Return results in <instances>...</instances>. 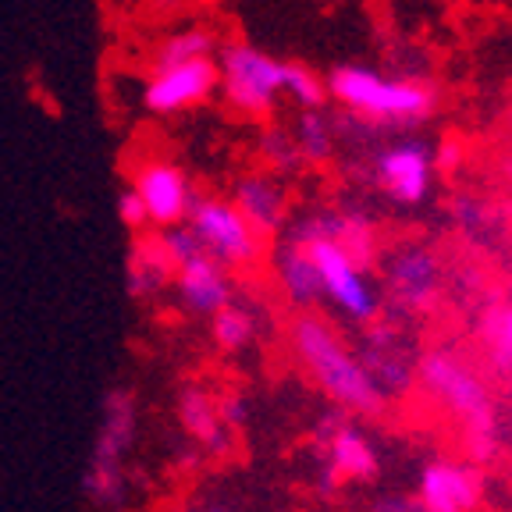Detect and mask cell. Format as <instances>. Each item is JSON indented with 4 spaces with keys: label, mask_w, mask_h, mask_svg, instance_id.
<instances>
[{
    "label": "cell",
    "mask_w": 512,
    "mask_h": 512,
    "mask_svg": "<svg viewBox=\"0 0 512 512\" xmlns=\"http://www.w3.org/2000/svg\"><path fill=\"white\" fill-rule=\"evenodd\" d=\"M175 296L196 317H214L217 310H224L228 303H235V281L232 271L214 260L210 253H200L178 264L175 271Z\"/></svg>",
    "instance_id": "cell-14"
},
{
    "label": "cell",
    "mask_w": 512,
    "mask_h": 512,
    "mask_svg": "<svg viewBox=\"0 0 512 512\" xmlns=\"http://www.w3.org/2000/svg\"><path fill=\"white\" fill-rule=\"evenodd\" d=\"M256 153H260V160H264L267 171H274V175H299V171L306 168L296 136L281 125H267L264 132H260Z\"/></svg>",
    "instance_id": "cell-24"
},
{
    "label": "cell",
    "mask_w": 512,
    "mask_h": 512,
    "mask_svg": "<svg viewBox=\"0 0 512 512\" xmlns=\"http://www.w3.org/2000/svg\"><path fill=\"white\" fill-rule=\"evenodd\" d=\"M413 377L463 427V445L473 463H491L498 456V420L484 377L452 349H427L416 360Z\"/></svg>",
    "instance_id": "cell-3"
},
{
    "label": "cell",
    "mask_w": 512,
    "mask_h": 512,
    "mask_svg": "<svg viewBox=\"0 0 512 512\" xmlns=\"http://www.w3.org/2000/svg\"><path fill=\"white\" fill-rule=\"evenodd\" d=\"M217 54V36L207 25H182L171 36H164V43L157 47L150 61V72H164L175 64L196 61V57H214Z\"/></svg>",
    "instance_id": "cell-20"
},
{
    "label": "cell",
    "mask_w": 512,
    "mask_h": 512,
    "mask_svg": "<svg viewBox=\"0 0 512 512\" xmlns=\"http://www.w3.org/2000/svg\"><path fill=\"white\" fill-rule=\"evenodd\" d=\"M175 271L178 264L171 260L160 232L136 239L125 256V285L136 299H153L157 292H164L175 281Z\"/></svg>",
    "instance_id": "cell-17"
},
{
    "label": "cell",
    "mask_w": 512,
    "mask_h": 512,
    "mask_svg": "<svg viewBox=\"0 0 512 512\" xmlns=\"http://www.w3.org/2000/svg\"><path fill=\"white\" fill-rule=\"evenodd\" d=\"M274 274H278V285L296 306H313L317 299H324L320 292L317 267H313L310 253H306L303 242L288 239L285 246L274 253Z\"/></svg>",
    "instance_id": "cell-19"
},
{
    "label": "cell",
    "mask_w": 512,
    "mask_h": 512,
    "mask_svg": "<svg viewBox=\"0 0 512 512\" xmlns=\"http://www.w3.org/2000/svg\"><path fill=\"white\" fill-rule=\"evenodd\" d=\"M285 96L299 107V111H306V107H324L331 100V96H328V79H324V75H317L313 68H306V64L288 61V68H285Z\"/></svg>",
    "instance_id": "cell-25"
},
{
    "label": "cell",
    "mask_w": 512,
    "mask_h": 512,
    "mask_svg": "<svg viewBox=\"0 0 512 512\" xmlns=\"http://www.w3.org/2000/svg\"><path fill=\"white\" fill-rule=\"evenodd\" d=\"M196 4H214V0H196Z\"/></svg>",
    "instance_id": "cell-34"
},
{
    "label": "cell",
    "mask_w": 512,
    "mask_h": 512,
    "mask_svg": "<svg viewBox=\"0 0 512 512\" xmlns=\"http://www.w3.org/2000/svg\"><path fill=\"white\" fill-rule=\"evenodd\" d=\"M402 345H399V328H392V324H381V320H370V335H367V356H363V363H367L370 377H374V384L381 388L384 395L388 392H402L409 381H413L416 367L402 356Z\"/></svg>",
    "instance_id": "cell-18"
},
{
    "label": "cell",
    "mask_w": 512,
    "mask_h": 512,
    "mask_svg": "<svg viewBox=\"0 0 512 512\" xmlns=\"http://www.w3.org/2000/svg\"><path fill=\"white\" fill-rule=\"evenodd\" d=\"M484 342H488V360L498 374H512V303L498 306L484 320Z\"/></svg>",
    "instance_id": "cell-26"
},
{
    "label": "cell",
    "mask_w": 512,
    "mask_h": 512,
    "mask_svg": "<svg viewBox=\"0 0 512 512\" xmlns=\"http://www.w3.org/2000/svg\"><path fill=\"white\" fill-rule=\"evenodd\" d=\"M292 136H296L306 164H328L338 150L335 121L324 114V107H306V111H299Z\"/></svg>",
    "instance_id": "cell-21"
},
{
    "label": "cell",
    "mask_w": 512,
    "mask_h": 512,
    "mask_svg": "<svg viewBox=\"0 0 512 512\" xmlns=\"http://www.w3.org/2000/svg\"><path fill=\"white\" fill-rule=\"evenodd\" d=\"M256 328H260V324H256V313L235 303H228L224 310H217L214 317H210V338H214V345L221 352L249 349L256 338Z\"/></svg>",
    "instance_id": "cell-22"
},
{
    "label": "cell",
    "mask_w": 512,
    "mask_h": 512,
    "mask_svg": "<svg viewBox=\"0 0 512 512\" xmlns=\"http://www.w3.org/2000/svg\"><path fill=\"white\" fill-rule=\"evenodd\" d=\"M303 246H306V253H310L313 267H317L324 299H328L335 310H342L349 320H356V324H370V320L381 313V299H377L374 285H370L360 260H356L338 239H331V235L306 239Z\"/></svg>",
    "instance_id": "cell-8"
},
{
    "label": "cell",
    "mask_w": 512,
    "mask_h": 512,
    "mask_svg": "<svg viewBox=\"0 0 512 512\" xmlns=\"http://www.w3.org/2000/svg\"><path fill=\"white\" fill-rule=\"evenodd\" d=\"M328 96L338 107L374 128H420L438 114L441 93L420 75H384L370 64H335Z\"/></svg>",
    "instance_id": "cell-1"
},
{
    "label": "cell",
    "mask_w": 512,
    "mask_h": 512,
    "mask_svg": "<svg viewBox=\"0 0 512 512\" xmlns=\"http://www.w3.org/2000/svg\"><path fill=\"white\" fill-rule=\"evenodd\" d=\"M505 175H509V182H512V164H505Z\"/></svg>",
    "instance_id": "cell-33"
},
{
    "label": "cell",
    "mask_w": 512,
    "mask_h": 512,
    "mask_svg": "<svg viewBox=\"0 0 512 512\" xmlns=\"http://www.w3.org/2000/svg\"><path fill=\"white\" fill-rule=\"evenodd\" d=\"M288 345H292V356L306 370V377L335 402V409L356 416L381 413L384 392L374 384L363 356H356L349 342L324 317L299 313L288 324Z\"/></svg>",
    "instance_id": "cell-2"
},
{
    "label": "cell",
    "mask_w": 512,
    "mask_h": 512,
    "mask_svg": "<svg viewBox=\"0 0 512 512\" xmlns=\"http://www.w3.org/2000/svg\"><path fill=\"white\" fill-rule=\"evenodd\" d=\"M214 93H221L217 57H196V61L175 64L164 72H150L143 86V107L160 118H171V114L203 107Z\"/></svg>",
    "instance_id": "cell-10"
},
{
    "label": "cell",
    "mask_w": 512,
    "mask_h": 512,
    "mask_svg": "<svg viewBox=\"0 0 512 512\" xmlns=\"http://www.w3.org/2000/svg\"><path fill=\"white\" fill-rule=\"evenodd\" d=\"M434 175H438L434 143L420 136H399L392 143H384L370 157L367 168V182H374L399 207H420L431 196Z\"/></svg>",
    "instance_id": "cell-9"
},
{
    "label": "cell",
    "mask_w": 512,
    "mask_h": 512,
    "mask_svg": "<svg viewBox=\"0 0 512 512\" xmlns=\"http://www.w3.org/2000/svg\"><path fill=\"white\" fill-rule=\"evenodd\" d=\"M118 217H121V224H125L128 232H146V228H150L146 203H143V196L132 189V185H125V189L118 192Z\"/></svg>",
    "instance_id": "cell-28"
},
{
    "label": "cell",
    "mask_w": 512,
    "mask_h": 512,
    "mask_svg": "<svg viewBox=\"0 0 512 512\" xmlns=\"http://www.w3.org/2000/svg\"><path fill=\"white\" fill-rule=\"evenodd\" d=\"M157 232H160V239H164V246H168V253H171L175 264H185V260H192V256L203 253L200 239H196V232H192L185 221L171 224V228H157Z\"/></svg>",
    "instance_id": "cell-27"
},
{
    "label": "cell",
    "mask_w": 512,
    "mask_h": 512,
    "mask_svg": "<svg viewBox=\"0 0 512 512\" xmlns=\"http://www.w3.org/2000/svg\"><path fill=\"white\" fill-rule=\"evenodd\" d=\"M214 399H217V416H221V424L232 434L249 424V402L242 392H221V395H214Z\"/></svg>",
    "instance_id": "cell-29"
},
{
    "label": "cell",
    "mask_w": 512,
    "mask_h": 512,
    "mask_svg": "<svg viewBox=\"0 0 512 512\" xmlns=\"http://www.w3.org/2000/svg\"><path fill=\"white\" fill-rule=\"evenodd\" d=\"M192 512H235V509H228L224 502H203V505H196Z\"/></svg>",
    "instance_id": "cell-32"
},
{
    "label": "cell",
    "mask_w": 512,
    "mask_h": 512,
    "mask_svg": "<svg viewBox=\"0 0 512 512\" xmlns=\"http://www.w3.org/2000/svg\"><path fill=\"white\" fill-rule=\"evenodd\" d=\"M416 498L424 512H477L484 498V477L473 463L431 459L416 477Z\"/></svg>",
    "instance_id": "cell-13"
},
{
    "label": "cell",
    "mask_w": 512,
    "mask_h": 512,
    "mask_svg": "<svg viewBox=\"0 0 512 512\" xmlns=\"http://www.w3.org/2000/svg\"><path fill=\"white\" fill-rule=\"evenodd\" d=\"M128 185L143 196L153 228H171V224L189 221V210L196 203V189H192L189 175L178 168L175 160H164V157L143 160L132 171V182Z\"/></svg>",
    "instance_id": "cell-11"
},
{
    "label": "cell",
    "mask_w": 512,
    "mask_h": 512,
    "mask_svg": "<svg viewBox=\"0 0 512 512\" xmlns=\"http://www.w3.org/2000/svg\"><path fill=\"white\" fill-rule=\"evenodd\" d=\"M221 68V96L242 118H264L285 93L288 61L253 47V43H228L217 54Z\"/></svg>",
    "instance_id": "cell-6"
},
{
    "label": "cell",
    "mask_w": 512,
    "mask_h": 512,
    "mask_svg": "<svg viewBox=\"0 0 512 512\" xmlns=\"http://www.w3.org/2000/svg\"><path fill=\"white\" fill-rule=\"evenodd\" d=\"M178 424L207 456L224 459L232 452V431L217 416V399L200 384H185L178 392Z\"/></svg>",
    "instance_id": "cell-16"
},
{
    "label": "cell",
    "mask_w": 512,
    "mask_h": 512,
    "mask_svg": "<svg viewBox=\"0 0 512 512\" xmlns=\"http://www.w3.org/2000/svg\"><path fill=\"white\" fill-rule=\"evenodd\" d=\"M313 448H317L313 484L324 498H335L345 484H370L381 470L377 445L342 409H331L313 424Z\"/></svg>",
    "instance_id": "cell-5"
},
{
    "label": "cell",
    "mask_w": 512,
    "mask_h": 512,
    "mask_svg": "<svg viewBox=\"0 0 512 512\" xmlns=\"http://www.w3.org/2000/svg\"><path fill=\"white\" fill-rule=\"evenodd\" d=\"M185 224L196 232L203 253L221 260L228 271H249L260 264L264 235L246 221V214L235 207L232 196L228 200L224 196H196Z\"/></svg>",
    "instance_id": "cell-7"
},
{
    "label": "cell",
    "mask_w": 512,
    "mask_h": 512,
    "mask_svg": "<svg viewBox=\"0 0 512 512\" xmlns=\"http://www.w3.org/2000/svg\"><path fill=\"white\" fill-rule=\"evenodd\" d=\"M232 203L246 214V221L253 224L264 239L285 232L288 192L274 171H249V175H242L232 189Z\"/></svg>",
    "instance_id": "cell-15"
},
{
    "label": "cell",
    "mask_w": 512,
    "mask_h": 512,
    "mask_svg": "<svg viewBox=\"0 0 512 512\" xmlns=\"http://www.w3.org/2000/svg\"><path fill=\"white\" fill-rule=\"evenodd\" d=\"M434 164H438V171H452L463 164V146L456 143V139H445V143L434 146Z\"/></svg>",
    "instance_id": "cell-31"
},
{
    "label": "cell",
    "mask_w": 512,
    "mask_h": 512,
    "mask_svg": "<svg viewBox=\"0 0 512 512\" xmlns=\"http://www.w3.org/2000/svg\"><path fill=\"white\" fill-rule=\"evenodd\" d=\"M139 434V406L128 388H111L100 409L89 466L82 473V491L96 509H114L125 502V456Z\"/></svg>",
    "instance_id": "cell-4"
},
{
    "label": "cell",
    "mask_w": 512,
    "mask_h": 512,
    "mask_svg": "<svg viewBox=\"0 0 512 512\" xmlns=\"http://www.w3.org/2000/svg\"><path fill=\"white\" fill-rule=\"evenodd\" d=\"M388 292L406 313H431L441 299L445 288V274H441V260L434 249L409 242V246L395 249L392 264H388Z\"/></svg>",
    "instance_id": "cell-12"
},
{
    "label": "cell",
    "mask_w": 512,
    "mask_h": 512,
    "mask_svg": "<svg viewBox=\"0 0 512 512\" xmlns=\"http://www.w3.org/2000/svg\"><path fill=\"white\" fill-rule=\"evenodd\" d=\"M331 239L342 242V246L367 267L377 253L374 217H370L367 210H335V232H331Z\"/></svg>",
    "instance_id": "cell-23"
},
{
    "label": "cell",
    "mask_w": 512,
    "mask_h": 512,
    "mask_svg": "<svg viewBox=\"0 0 512 512\" xmlns=\"http://www.w3.org/2000/svg\"><path fill=\"white\" fill-rule=\"evenodd\" d=\"M370 512H424V505L416 495H377Z\"/></svg>",
    "instance_id": "cell-30"
}]
</instances>
